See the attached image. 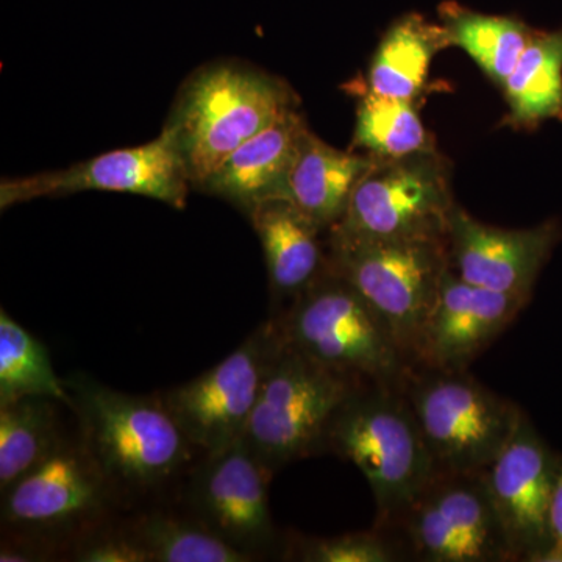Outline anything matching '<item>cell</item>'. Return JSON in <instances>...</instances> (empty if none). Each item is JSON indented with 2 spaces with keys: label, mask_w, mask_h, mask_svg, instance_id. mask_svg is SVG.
<instances>
[{
  "label": "cell",
  "mask_w": 562,
  "mask_h": 562,
  "mask_svg": "<svg viewBox=\"0 0 562 562\" xmlns=\"http://www.w3.org/2000/svg\"><path fill=\"white\" fill-rule=\"evenodd\" d=\"M191 188L176 139L162 127L158 138L143 146L106 151L60 171L5 179L0 184V206L5 210L32 199L110 191L143 195L183 210Z\"/></svg>",
  "instance_id": "obj_12"
},
{
  "label": "cell",
  "mask_w": 562,
  "mask_h": 562,
  "mask_svg": "<svg viewBox=\"0 0 562 562\" xmlns=\"http://www.w3.org/2000/svg\"><path fill=\"white\" fill-rule=\"evenodd\" d=\"M114 501L83 442L61 438L46 460L2 491V524L9 535L50 543L95 528Z\"/></svg>",
  "instance_id": "obj_11"
},
{
  "label": "cell",
  "mask_w": 562,
  "mask_h": 562,
  "mask_svg": "<svg viewBox=\"0 0 562 562\" xmlns=\"http://www.w3.org/2000/svg\"><path fill=\"white\" fill-rule=\"evenodd\" d=\"M446 47L450 44L441 24H432L417 13L398 18L373 55L369 91L416 102L427 83L432 58Z\"/></svg>",
  "instance_id": "obj_20"
},
{
  "label": "cell",
  "mask_w": 562,
  "mask_h": 562,
  "mask_svg": "<svg viewBox=\"0 0 562 562\" xmlns=\"http://www.w3.org/2000/svg\"><path fill=\"white\" fill-rule=\"evenodd\" d=\"M402 390L436 472H483L505 449L525 413L468 371L413 366Z\"/></svg>",
  "instance_id": "obj_6"
},
{
  "label": "cell",
  "mask_w": 562,
  "mask_h": 562,
  "mask_svg": "<svg viewBox=\"0 0 562 562\" xmlns=\"http://www.w3.org/2000/svg\"><path fill=\"white\" fill-rule=\"evenodd\" d=\"M454 206L438 151L373 160L330 235L357 239L442 238Z\"/></svg>",
  "instance_id": "obj_9"
},
{
  "label": "cell",
  "mask_w": 562,
  "mask_h": 562,
  "mask_svg": "<svg viewBox=\"0 0 562 562\" xmlns=\"http://www.w3.org/2000/svg\"><path fill=\"white\" fill-rule=\"evenodd\" d=\"M561 238L558 220L530 228L494 227L454 203L447 227L450 269L475 286L531 299Z\"/></svg>",
  "instance_id": "obj_15"
},
{
  "label": "cell",
  "mask_w": 562,
  "mask_h": 562,
  "mask_svg": "<svg viewBox=\"0 0 562 562\" xmlns=\"http://www.w3.org/2000/svg\"><path fill=\"white\" fill-rule=\"evenodd\" d=\"M530 301L475 286L447 269L422 328L414 366L468 371Z\"/></svg>",
  "instance_id": "obj_16"
},
{
  "label": "cell",
  "mask_w": 562,
  "mask_h": 562,
  "mask_svg": "<svg viewBox=\"0 0 562 562\" xmlns=\"http://www.w3.org/2000/svg\"><path fill=\"white\" fill-rule=\"evenodd\" d=\"M283 347L279 321L271 317L220 364L161 394L166 408L203 457L241 441Z\"/></svg>",
  "instance_id": "obj_10"
},
{
  "label": "cell",
  "mask_w": 562,
  "mask_h": 562,
  "mask_svg": "<svg viewBox=\"0 0 562 562\" xmlns=\"http://www.w3.org/2000/svg\"><path fill=\"white\" fill-rule=\"evenodd\" d=\"M150 562H250L249 554L211 531L195 516L168 512L140 514L127 525Z\"/></svg>",
  "instance_id": "obj_24"
},
{
  "label": "cell",
  "mask_w": 562,
  "mask_h": 562,
  "mask_svg": "<svg viewBox=\"0 0 562 562\" xmlns=\"http://www.w3.org/2000/svg\"><path fill=\"white\" fill-rule=\"evenodd\" d=\"M247 216L260 238L273 299L286 308L328 271L321 239L327 231L284 198L262 202Z\"/></svg>",
  "instance_id": "obj_18"
},
{
  "label": "cell",
  "mask_w": 562,
  "mask_h": 562,
  "mask_svg": "<svg viewBox=\"0 0 562 562\" xmlns=\"http://www.w3.org/2000/svg\"><path fill=\"white\" fill-rule=\"evenodd\" d=\"M297 106L283 79L243 61H216L181 85L165 128L199 190L232 151Z\"/></svg>",
  "instance_id": "obj_2"
},
{
  "label": "cell",
  "mask_w": 562,
  "mask_h": 562,
  "mask_svg": "<svg viewBox=\"0 0 562 562\" xmlns=\"http://www.w3.org/2000/svg\"><path fill=\"white\" fill-rule=\"evenodd\" d=\"M327 452L364 475L375 501V528L390 527L438 473L402 386L366 384L355 392L328 428Z\"/></svg>",
  "instance_id": "obj_3"
},
{
  "label": "cell",
  "mask_w": 562,
  "mask_h": 562,
  "mask_svg": "<svg viewBox=\"0 0 562 562\" xmlns=\"http://www.w3.org/2000/svg\"><path fill=\"white\" fill-rule=\"evenodd\" d=\"M305 124L297 109L251 136L206 177L199 191L249 214L271 199H288V180Z\"/></svg>",
  "instance_id": "obj_17"
},
{
  "label": "cell",
  "mask_w": 562,
  "mask_h": 562,
  "mask_svg": "<svg viewBox=\"0 0 562 562\" xmlns=\"http://www.w3.org/2000/svg\"><path fill=\"white\" fill-rule=\"evenodd\" d=\"M366 383L333 369L284 341L262 384L244 442L276 473L291 462L324 453L336 413Z\"/></svg>",
  "instance_id": "obj_7"
},
{
  "label": "cell",
  "mask_w": 562,
  "mask_h": 562,
  "mask_svg": "<svg viewBox=\"0 0 562 562\" xmlns=\"http://www.w3.org/2000/svg\"><path fill=\"white\" fill-rule=\"evenodd\" d=\"M24 397H47L72 409L65 380L58 379L49 351L32 333L0 310V405Z\"/></svg>",
  "instance_id": "obj_25"
},
{
  "label": "cell",
  "mask_w": 562,
  "mask_h": 562,
  "mask_svg": "<svg viewBox=\"0 0 562 562\" xmlns=\"http://www.w3.org/2000/svg\"><path fill=\"white\" fill-rule=\"evenodd\" d=\"M74 561L81 562H150L143 547L127 528L85 532L74 547Z\"/></svg>",
  "instance_id": "obj_28"
},
{
  "label": "cell",
  "mask_w": 562,
  "mask_h": 562,
  "mask_svg": "<svg viewBox=\"0 0 562 562\" xmlns=\"http://www.w3.org/2000/svg\"><path fill=\"white\" fill-rule=\"evenodd\" d=\"M502 90L509 109L506 122L516 131L562 122V27L535 29Z\"/></svg>",
  "instance_id": "obj_21"
},
{
  "label": "cell",
  "mask_w": 562,
  "mask_h": 562,
  "mask_svg": "<svg viewBox=\"0 0 562 562\" xmlns=\"http://www.w3.org/2000/svg\"><path fill=\"white\" fill-rule=\"evenodd\" d=\"M80 441L99 465L116 501L168 486L192 460V450L161 395L111 390L79 375L65 380Z\"/></svg>",
  "instance_id": "obj_1"
},
{
  "label": "cell",
  "mask_w": 562,
  "mask_h": 562,
  "mask_svg": "<svg viewBox=\"0 0 562 562\" xmlns=\"http://www.w3.org/2000/svg\"><path fill=\"white\" fill-rule=\"evenodd\" d=\"M405 560L514 562L482 472H438L386 528Z\"/></svg>",
  "instance_id": "obj_8"
},
{
  "label": "cell",
  "mask_w": 562,
  "mask_h": 562,
  "mask_svg": "<svg viewBox=\"0 0 562 562\" xmlns=\"http://www.w3.org/2000/svg\"><path fill=\"white\" fill-rule=\"evenodd\" d=\"M372 165L369 155L328 146L306 127L292 162L288 199L328 232L346 213L358 181Z\"/></svg>",
  "instance_id": "obj_19"
},
{
  "label": "cell",
  "mask_w": 562,
  "mask_h": 562,
  "mask_svg": "<svg viewBox=\"0 0 562 562\" xmlns=\"http://www.w3.org/2000/svg\"><path fill=\"white\" fill-rule=\"evenodd\" d=\"M273 317L291 347L358 382L402 386L413 368L379 314L330 266Z\"/></svg>",
  "instance_id": "obj_4"
},
{
  "label": "cell",
  "mask_w": 562,
  "mask_h": 562,
  "mask_svg": "<svg viewBox=\"0 0 562 562\" xmlns=\"http://www.w3.org/2000/svg\"><path fill=\"white\" fill-rule=\"evenodd\" d=\"M353 149L373 160H398L436 150L414 102L384 98L369 90L358 105Z\"/></svg>",
  "instance_id": "obj_26"
},
{
  "label": "cell",
  "mask_w": 562,
  "mask_h": 562,
  "mask_svg": "<svg viewBox=\"0 0 562 562\" xmlns=\"http://www.w3.org/2000/svg\"><path fill=\"white\" fill-rule=\"evenodd\" d=\"M439 18L450 46L464 50L501 88L535 32L519 18L480 13L457 2H443Z\"/></svg>",
  "instance_id": "obj_22"
},
{
  "label": "cell",
  "mask_w": 562,
  "mask_h": 562,
  "mask_svg": "<svg viewBox=\"0 0 562 562\" xmlns=\"http://www.w3.org/2000/svg\"><path fill=\"white\" fill-rule=\"evenodd\" d=\"M286 560L303 562H395L403 552L391 535L380 528L346 532L331 538H292L284 550Z\"/></svg>",
  "instance_id": "obj_27"
},
{
  "label": "cell",
  "mask_w": 562,
  "mask_h": 562,
  "mask_svg": "<svg viewBox=\"0 0 562 562\" xmlns=\"http://www.w3.org/2000/svg\"><path fill=\"white\" fill-rule=\"evenodd\" d=\"M550 530H552V547L543 558V562H562V454L557 487H554L552 512H550Z\"/></svg>",
  "instance_id": "obj_29"
},
{
  "label": "cell",
  "mask_w": 562,
  "mask_h": 562,
  "mask_svg": "<svg viewBox=\"0 0 562 562\" xmlns=\"http://www.w3.org/2000/svg\"><path fill=\"white\" fill-rule=\"evenodd\" d=\"M561 454L543 441L527 413L483 479L514 561L543 562L552 547L550 512Z\"/></svg>",
  "instance_id": "obj_13"
},
{
  "label": "cell",
  "mask_w": 562,
  "mask_h": 562,
  "mask_svg": "<svg viewBox=\"0 0 562 562\" xmlns=\"http://www.w3.org/2000/svg\"><path fill=\"white\" fill-rule=\"evenodd\" d=\"M328 266L379 314L414 366L417 342L450 268L442 238L357 239L328 233Z\"/></svg>",
  "instance_id": "obj_5"
},
{
  "label": "cell",
  "mask_w": 562,
  "mask_h": 562,
  "mask_svg": "<svg viewBox=\"0 0 562 562\" xmlns=\"http://www.w3.org/2000/svg\"><path fill=\"white\" fill-rule=\"evenodd\" d=\"M57 403L24 397L0 405V491L27 475L60 442Z\"/></svg>",
  "instance_id": "obj_23"
},
{
  "label": "cell",
  "mask_w": 562,
  "mask_h": 562,
  "mask_svg": "<svg viewBox=\"0 0 562 562\" xmlns=\"http://www.w3.org/2000/svg\"><path fill=\"white\" fill-rule=\"evenodd\" d=\"M271 479L244 439L220 453L205 454L188 486L191 514L258 560L279 546L269 503Z\"/></svg>",
  "instance_id": "obj_14"
}]
</instances>
